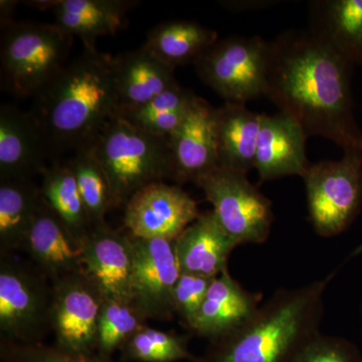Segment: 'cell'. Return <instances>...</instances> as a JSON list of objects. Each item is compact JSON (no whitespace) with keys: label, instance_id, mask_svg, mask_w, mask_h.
<instances>
[{"label":"cell","instance_id":"obj_1","mask_svg":"<svg viewBox=\"0 0 362 362\" xmlns=\"http://www.w3.org/2000/svg\"><path fill=\"white\" fill-rule=\"evenodd\" d=\"M354 66L306 32H286L269 42L265 96L308 136L362 151L354 118Z\"/></svg>","mask_w":362,"mask_h":362},{"label":"cell","instance_id":"obj_2","mask_svg":"<svg viewBox=\"0 0 362 362\" xmlns=\"http://www.w3.org/2000/svg\"><path fill=\"white\" fill-rule=\"evenodd\" d=\"M35 99L30 113L51 159L89 146L118 112L112 59L85 49Z\"/></svg>","mask_w":362,"mask_h":362},{"label":"cell","instance_id":"obj_3","mask_svg":"<svg viewBox=\"0 0 362 362\" xmlns=\"http://www.w3.org/2000/svg\"><path fill=\"white\" fill-rule=\"evenodd\" d=\"M338 269L296 289H282L237 330L211 341L195 362H290L320 333L324 294Z\"/></svg>","mask_w":362,"mask_h":362},{"label":"cell","instance_id":"obj_4","mask_svg":"<svg viewBox=\"0 0 362 362\" xmlns=\"http://www.w3.org/2000/svg\"><path fill=\"white\" fill-rule=\"evenodd\" d=\"M108 178L115 206L150 183L173 177L168 138L158 137L115 115L90 145Z\"/></svg>","mask_w":362,"mask_h":362},{"label":"cell","instance_id":"obj_5","mask_svg":"<svg viewBox=\"0 0 362 362\" xmlns=\"http://www.w3.org/2000/svg\"><path fill=\"white\" fill-rule=\"evenodd\" d=\"M2 32V89L16 97H37L68 65L73 37L56 25L28 21Z\"/></svg>","mask_w":362,"mask_h":362},{"label":"cell","instance_id":"obj_6","mask_svg":"<svg viewBox=\"0 0 362 362\" xmlns=\"http://www.w3.org/2000/svg\"><path fill=\"white\" fill-rule=\"evenodd\" d=\"M302 178L315 232L324 238L345 232L362 209V151L345 150L339 160L310 164Z\"/></svg>","mask_w":362,"mask_h":362},{"label":"cell","instance_id":"obj_7","mask_svg":"<svg viewBox=\"0 0 362 362\" xmlns=\"http://www.w3.org/2000/svg\"><path fill=\"white\" fill-rule=\"evenodd\" d=\"M37 267L1 254L0 331L2 341L42 342L51 328L52 285Z\"/></svg>","mask_w":362,"mask_h":362},{"label":"cell","instance_id":"obj_8","mask_svg":"<svg viewBox=\"0 0 362 362\" xmlns=\"http://www.w3.org/2000/svg\"><path fill=\"white\" fill-rule=\"evenodd\" d=\"M269 42L259 37L216 40L194 64L204 84L226 103L246 105L266 94Z\"/></svg>","mask_w":362,"mask_h":362},{"label":"cell","instance_id":"obj_9","mask_svg":"<svg viewBox=\"0 0 362 362\" xmlns=\"http://www.w3.org/2000/svg\"><path fill=\"white\" fill-rule=\"evenodd\" d=\"M195 183L213 204L221 228L238 245L263 244L268 240L274 218L272 202L247 175L218 166Z\"/></svg>","mask_w":362,"mask_h":362},{"label":"cell","instance_id":"obj_10","mask_svg":"<svg viewBox=\"0 0 362 362\" xmlns=\"http://www.w3.org/2000/svg\"><path fill=\"white\" fill-rule=\"evenodd\" d=\"M105 298L82 273L52 284L51 328L59 349L73 354L97 352L98 326Z\"/></svg>","mask_w":362,"mask_h":362},{"label":"cell","instance_id":"obj_11","mask_svg":"<svg viewBox=\"0 0 362 362\" xmlns=\"http://www.w3.org/2000/svg\"><path fill=\"white\" fill-rule=\"evenodd\" d=\"M125 206L124 226L137 239L173 242L201 216L197 202L182 188L163 181L143 187Z\"/></svg>","mask_w":362,"mask_h":362},{"label":"cell","instance_id":"obj_12","mask_svg":"<svg viewBox=\"0 0 362 362\" xmlns=\"http://www.w3.org/2000/svg\"><path fill=\"white\" fill-rule=\"evenodd\" d=\"M132 301L146 319L173 314V291L181 272L173 242L132 238Z\"/></svg>","mask_w":362,"mask_h":362},{"label":"cell","instance_id":"obj_13","mask_svg":"<svg viewBox=\"0 0 362 362\" xmlns=\"http://www.w3.org/2000/svg\"><path fill=\"white\" fill-rule=\"evenodd\" d=\"M169 139L173 180L197 182L220 166L216 138V108L195 96L185 120Z\"/></svg>","mask_w":362,"mask_h":362},{"label":"cell","instance_id":"obj_14","mask_svg":"<svg viewBox=\"0 0 362 362\" xmlns=\"http://www.w3.org/2000/svg\"><path fill=\"white\" fill-rule=\"evenodd\" d=\"M84 273L105 300L132 301L133 244L131 237L105 225L84 238Z\"/></svg>","mask_w":362,"mask_h":362},{"label":"cell","instance_id":"obj_15","mask_svg":"<svg viewBox=\"0 0 362 362\" xmlns=\"http://www.w3.org/2000/svg\"><path fill=\"white\" fill-rule=\"evenodd\" d=\"M23 250L52 284L84 272V238L71 232L44 199Z\"/></svg>","mask_w":362,"mask_h":362},{"label":"cell","instance_id":"obj_16","mask_svg":"<svg viewBox=\"0 0 362 362\" xmlns=\"http://www.w3.org/2000/svg\"><path fill=\"white\" fill-rule=\"evenodd\" d=\"M49 149L30 112L13 105L0 108V180H32L44 173Z\"/></svg>","mask_w":362,"mask_h":362},{"label":"cell","instance_id":"obj_17","mask_svg":"<svg viewBox=\"0 0 362 362\" xmlns=\"http://www.w3.org/2000/svg\"><path fill=\"white\" fill-rule=\"evenodd\" d=\"M307 138L291 117L281 112L263 114L255 159L259 182L290 175L302 177L310 165L306 156Z\"/></svg>","mask_w":362,"mask_h":362},{"label":"cell","instance_id":"obj_18","mask_svg":"<svg viewBox=\"0 0 362 362\" xmlns=\"http://www.w3.org/2000/svg\"><path fill=\"white\" fill-rule=\"evenodd\" d=\"M262 293L247 291L228 269L214 279L189 330L211 341L247 323L261 307Z\"/></svg>","mask_w":362,"mask_h":362},{"label":"cell","instance_id":"obj_19","mask_svg":"<svg viewBox=\"0 0 362 362\" xmlns=\"http://www.w3.org/2000/svg\"><path fill=\"white\" fill-rule=\"evenodd\" d=\"M118 112L125 115L177 85L175 70L159 61L144 47L112 59Z\"/></svg>","mask_w":362,"mask_h":362},{"label":"cell","instance_id":"obj_20","mask_svg":"<svg viewBox=\"0 0 362 362\" xmlns=\"http://www.w3.org/2000/svg\"><path fill=\"white\" fill-rule=\"evenodd\" d=\"M181 273L216 278L228 269L233 250L239 246L221 228L213 211L201 214L175 240Z\"/></svg>","mask_w":362,"mask_h":362},{"label":"cell","instance_id":"obj_21","mask_svg":"<svg viewBox=\"0 0 362 362\" xmlns=\"http://www.w3.org/2000/svg\"><path fill=\"white\" fill-rule=\"evenodd\" d=\"M308 32L350 65H362V0L310 2Z\"/></svg>","mask_w":362,"mask_h":362},{"label":"cell","instance_id":"obj_22","mask_svg":"<svg viewBox=\"0 0 362 362\" xmlns=\"http://www.w3.org/2000/svg\"><path fill=\"white\" fill-rule=\"evenodd\" d=\"M138 2L129 0H56L54 23L71 37L95 51L96 40L115 35L125 26L128 11Z\"/></svg>","mask_w":362,"mask_h":362},{"label":"cell","instance_id":"obj_23","mask_svg":"<svg viewBox=\"0 0 362 362\" xmlns=\"http://www.w3.org/2000/svg\"><path fill=\"white\" fill-rule=\"evenodd\" d=\"M262 116L246 105L226 103L216 108V138L221 168L247 175L255 168Z\"/></svg>","mask_w":362,"mask_h":362},{"label":"cell","instance_id":"obj_24","mask_svg":"<svg viewBox=\"0 0 362 362\" xmlns=\"http://www.w3.org/2000/svg\"><path fill=\"white\" fill-rule=\"evenodd\" d=\"M218 40L216 30L194 21H169L154 28L142 47L175 70L177 66L194 64Z\"/></svg>","mask_w":362,"mask_h":362},{"label":"cell","instance_id":"obj_25","mask_svg":"<svg viewBox=\"0 0 362 362\" xmlns=\"http://www.w3.org/2000/svg\"><path fill=\"white\" fill-rule=\"evenodd\" d=\"M42 201L40 187L32 180H0L1 254L23 250Z\"/></svg>","mask_w":362,"mask_h":362},{"label":"cell","instance_id":"obj_26","mask_svg":"<svg viewBox=\"0 0 362 362\" xmlns=\"http://www.w3.org/2000/svg\"><path fill=\"white\" fill-rule=\"evenodd\" d=\"M42 176L40 192L44 201L71 232L85 238L93 226L70 168L54 162Z\"/></svg>","mask_w":362,"mask_h":362},{"label":"cell","instance_id":"obj_27","mask_svg":"<svg viewBox=\"0 0 362 362\" xmlns=\"http://www.w3.org/2000/svg\"><path fill=\"white\" fill-rule=\"evenodd\" d=\"M76 181L93 228L105 225V216L116 207L110 183L104 169L97 160L92 147L76 150L66 162Z\"/></svg>","mask_w":362,"mask_h":362},{"label":"cell","instance_id":"obj_28","mask_svg":"<svg viewBox=\"0 0 362 362\" xmlns=\"http://www.w3.org/2000/svg\"><path fill=\"white\" fill-rule=\"evenodd\" d=\"M146 320L131 301L105 300L98 326L97 354L110 357L122 349Z\"/></svg>","mask_w":362,"mask_h":362},{"label":"cell","instance_id":"obj_29","mask_svg":"<svg viewBox=\"0 0 362 362\" xmlns=\"http://www.w3.org/2000/svg\"><path fill=\"white\" fill-rule=\"evenodd\" d=\"M121 352L124 361L136 362L197 361L187 349V338L147 326L136 332Z\"/></svg>","mask_w":362,"mask_h":362},{"label":"cell","instance_id":"obj_30","mask_svg":"<svg viewBox=\"0 0 362 362\" xmlns=\"http://www.w3.org/2000/svg\"><path fill=\"white\" fill-rule=\"evenodd\" d=\"M1 358L4 362H114L100 354H73L57 345L44 343L1 341Z\"/></svg>","mask_w":362,"mask_h":362},{"label":"cell","instance_id":"obj_31","mask_svg":"<svg viewBox=\"0 0 362 362\" xmlns=\"http://www.w3.org/2000/svg\"><path fill=\"white\" fill-rule=\"evenodd\" d=\"M290 362H362L358 347L346 338L319 333Z\"/></svg>","mask_w":362,"mask_h":362},{"label":"cell","instance_id":"obj_32","mask_svg":"<svg viewBox=\"0 0 362 362\" xmlns=\"http://www.w3.org/2000/svg\"><path fill=\"white\" fill-rule=\"evenodd\" d=\"M214 278L181 273L173 296V313L190 328Z\"/></svg>","mask_w":362,"mask_h":362},{"label":"cell","instance_id":"obj_33","mask_svg":"<svg viewBox=\"0 0 362 362\" xmlns=\"http://www.w3.org/2000/svg\"><path fill=\"white\" fill-rule=\"evenodd\" d=\"M195 96L197 95L192 90L185 89L177 84L158 95L144 106L121 117L129 121L133 125L138 126L156 117L187 110Z\"/></svg>","mask_w":362,"mask_h":362},{"label":"cell","instance_id":"obj_34","mask_svg":"<svg viewBox=\"0 0 362 362\" xmlns=\"http://www.w3.org/2000/svg\"><path fill=\"white\" fill-rule=\"evenodd\" d=\"M0 20H1V28H6L13 23V16L14 13V8H16L18 1H4L0 2Z\"/></svg>","mask_w":362,"mask_h":362},{"label":"cell","instance_id":"obj_35","mask_svg":"<svg viewBox=\"0 0 362 362\" xmlns=\"http://www.w3.org/2000/svg\"><path fill=\"white\" fill-rule=\"evenodd\" d=\"M361 322H362V305H361Z\"/></svg>","mask_w":362,"mask_h":362}]
</instances>
